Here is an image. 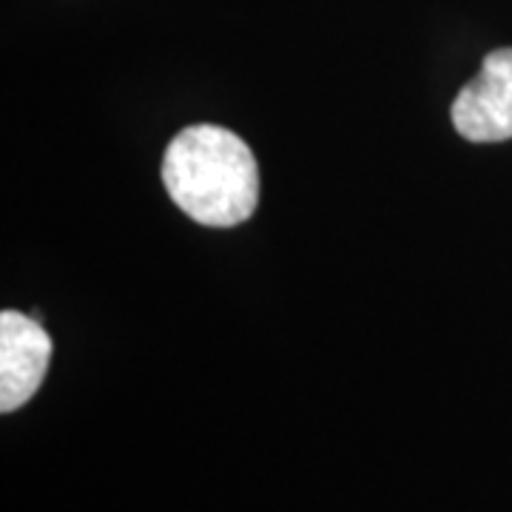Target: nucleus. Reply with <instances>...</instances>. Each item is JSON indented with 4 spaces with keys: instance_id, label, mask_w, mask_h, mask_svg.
Here are the masks:
<instances>
[{
    "instance_id": "nucleus-1",
    "label": "nucleus",
    "mask_w": 512,
    "mask_h": 512,
    "mask_svg": "<svg viewBox=\"0 0 512 512\" xmlns=\"http://www.w3.org/2000/svg\"><path fill=\"white\" fill-rule=\"evenodd\" d=\"M168 197L185 217L208 228H234L251 220L259 202L254 151L222 126L183 128L163 157Z\"/></svg>"
},
{
    "instance_id": "nucleus-3",
    "label": "nucleus",
    "mask_w": 512,
    "mask_h": 512,
    "mask_svg": "<svg viewBox=\"0 0 512 512\" xmlns=\"http://www.w3.org/2000/svg\"><path fill=\"white\" fill-rule=\"evenodd\" d=\"M52 362V339L40 322L20 311L0 313V410L29 402Z\"/></svg>"
},
{
    "instance_id": "nucleus-2",
    "label": "nucleus",
    "mask_w": 512,
    "mask_h": 512,
    "mask_svg": "<svg viewBox=\"0 0 512 512\" xmlns=\"http://www.w3.org/2000/svg\"><path fill=\"white\" fill-rule=\"evenodd\" d=\"M453 126L470 143L512 140V49L484 57L481 72L453 100Z\"/></svg>"
}]
</instances>
